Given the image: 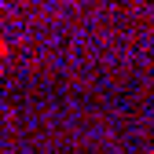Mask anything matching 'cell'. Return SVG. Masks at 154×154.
Here are the masks:
<instances>
[{"label":"cell","instance_id":"cell-1","mask_svg":"<svg viewBox=\"0 0 154 154\" xmlns=\"http://www.w3.org/2000/svg\"><path fill=\"white\" fill-rule=\"evenodd\" d=\"M8 51H11V44L4 41V37H0V59H8Z\"/></svg>","mask_w":154,"mask_h":154}]
</instances>
